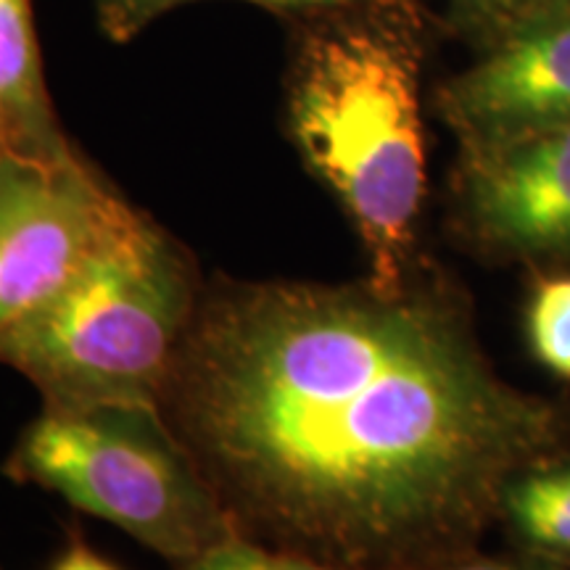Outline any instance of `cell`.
Wrapping results in <instances>:
<instances>
[{
  "label": "cell",
  "mask_w": 570,
  "mask_h": 570,
  "mask_svg": "<svg viewBox=\"0 0 570 570\" xmlns=\"http://www.w3.org/2000/svg\"><path fill=\"white\" fill-rule=\"evenodd\" d=\"M159 410L238 533L354 570L465 558L560 431L412 275L204 283Z\"/></svg>",
  "instance_id": "obj_1"
},
{
  "label": "cell",
  "mask_w": 570,
  "mask_h": 570,
  "mask_svg": "<svg viewBox=\"0 0 570 570\" xmlns=\"http://www.w3.org/2000/svg\"><path fill=\"white\" fill-rule=\"evenodd\" d=\"M417 90L415 51L375 24L309 35L291 80V135L306 167L352 217L377 291L410 281L425 198Z\"/></svg>",
  "instance_id": "obj_2"
},
{
  "label": "cell",
  "mask_w": 570,
  "mask_h": 570,
  "mask_svg": "<svg viewBox=\"0 0 570 570\" xmlns=\"http://www.w3.org/2000/svg\"><path fill=\"white\" fill-rule=\"evenodd\" d=\"M202 288L188 252L138 212L53 302L0 333V362L46 407L159 404Z\"/></svg>",
  "instance_id": "obj_3"
},
{
  "label": "cell",
  "mask_w": 570,
  "mask_h": 570,
  "mask_svg": "<svg viewBox=\"0 0 570 570\" xmlns=\"http://www.w3.org/2000/svg\"><path fill=\"white\" fill-rule=\"evenodd\" d=\"M3 475L56 491L175 568L238 533L159 404H42Z\"/></svg>",
  "instance_id": "obj_4"
},
{
  "label": "cell",
  "mask_w": 570,
  "mask_h": 570,
  "mask_svg": "<svg viewBox=\"0 0 570 570\" xmlns=\"http://www.w3.org/2000/svg\"><path fill=\"white\" fill-rule=\"evenodd\" d=\"M138 209L77 151L0 156V333L53 302Z\"/></svg>",
  "instance_id": "obj_5"
},
{
  "label": "cell",
  "mask_w": 570,
  "mask_h": 570,
  "mask_svg": "<svg viewBox=\"0 0 570 570\" xmlns=\"http://www.w3.org/2000/svg\"><path fill=\"white\" fill-rule=\"evenodd\" d=\"M465 151L570 122V11L531 13L487 59L441 90Z\"/></svg>",
  "instance_id": "obj_6"
},
{
  "label": "cell",
  "mask_w": 570,
  "mask_h": 570,
  "mask_svg": "<svg viewBox=\"0 0 570 570\" xmlns=\"http://www.w3.org/2000/svg\"><path fill=\"white\" fill-rule=\"evenodd\" d=\"M462 212L487 246L570 252V122L504 146L465 151Z\"/></svg>",
  "instance_id": "obj_7"
},
{
  "label": "cell",
  "mask_w": 570,
  "mask_h": 570,
  "mask_svg": "<svg viewBox=\"0 0 570 570\" xmlns=\"http://www.w3.org/2000/svg\"><path fill=\"white\" fill-rule=\"evenodd\" d=\"M75 154L48 96L30 0H0V156L63 161Z\"/></svg>",
  "instance_id": "obj_8"
},
{
  "label": "cell",
  "mask_w": 570,
  "mask_h": 570,
  "mask_svg": "<svg viewBox=\"0 0 570 570\" xmlns=\"http://www.w3.org/2000/svg\"><path fill=\"white\" fill-rule=\"evenodd\" d=\"M502 510L531 544L570 554V462L520 473L504 491Z\"/></svg>",
  "instance_id": "obj_9"
},
{
  "label": "cell",
  "mask_w": 570,
  "mask_h": 570,
  "mask_svg": "<svg viewBox=\"0 0 570 570\" xmlns=\"http://www.w3.org/2000/svg\"><path fill=\"white\" fill-rule=\"evenodd\" d=\"M531 352L554 375L570 377V277L544 281L525 312Z\"/></svg>",
  "instance_id": "obj_10"
},
{
  "label": "cell",
  "mask_w": 570,
  "mask_h": 570,
  "mask_svg": "<svg viewBox=\"0 0 570 570\" xmlns=\"http://www.w3.org/2000/svg\"><path fill=\"white\" fill-rule=\"evenodd\" d=\"M175 570H354L333 562L309 558V554L269 547L265 541L248 539L244 533L219 541L209 552L185 562Z\"/></svg>",
  "instance_id": "obj_11"
},
{
  "label": "cell",
  "mask_w": 570,
  "mask_h": 570,
  "mask_svg": "<svg viewBox=\"0 0 570 570\" xmlns=\"http://www.w3.org/2000/svg\"><path fill=\"white\" fill-rule=\"evenodd\" d=\"M180 3H188V0H98V13L114 40H127L140 32L148 21Z\"/></svg>",
  "instance_id": "obj_12"
},
{
  "label": "cell",
  "mask_w": 570,
  "mask_h": 570,
  "mask_svg": "<svg viewBox=\"0 0 570 570\" xmlns=\"http://www.w3.org/2000/svg\"><path fill=\"white\" fill-rule=\"evenodd\" d=\"M48 570H122V568H119L117 562H111L109 558H104L101 552L92 550L80 533L71 531L67 547L56 554V560L51 562V568Z\"/></svg>",
  "instance_id": "obj_13"
},
{
  "label": "cell",
  "mask_w": 570,
  "mask_h": 570,
  "mask_svg": "<svg viewBox=\"0 0 570 570\" xmlns=\"http://www.w3.org/2000/svg\"><path fill=\"white\" fill-rule=\"evenodd\" d=\"M462 11L479 19L520 17V13H537L547 9V0H454Z\"/></svg>",
  "instance_id": "obj_14"
},
{
  "label": "cell",
  "mask_w": 570,
  "mask_h": 570,
  "mask_svg": "<svg viewBox=\"0 0 570 570\" xmlns=\"http://www.w3.org/2000/svg\"><path fill=\"white\" fill-rule=\"evenodd\" d=\"M439 570H537V568H525V566H515V562H502V560H487V558H465L449 562V566L439 568Z\"/></svg>",
  "instance_id": "obj_15"
},
{
  "label": "cell",
  "mask_w": 570,
  "mask_h": 570,
  "mask_svg": "<svg viewBox=\"0 0 570 570\" xmlns=\"http://www.w3.org/2000/svg\"><path fill=\"white\" fill-rule=\"evenodd\" d=\"M252 3L269 6V9H323V6H341L352 0H252Z\"/></svg>",
  "instance_id": "obj_16"
}]
</instances>
